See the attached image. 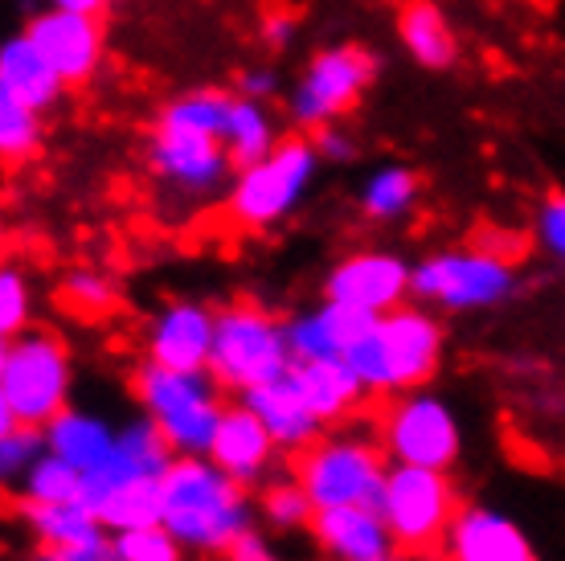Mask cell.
Returning <instances> with one entry per match:
<instances>
[{
	"mask_svg": "<svg viewBox=\"0 0 565 561\" xmlns=\"http://www.w3.org/2000/svg\"><path fill=\"white\" fill-rule=\"evenodd\" d=\"M524 561H537V558H524Z\"/></svg>",
	"mask_w": 565,
	"mask_h": 561,
	"instance_id": "f6af8a7d",
	"label": "cell"
},
{
	"mask_svg": "<svg viewBox=\"0 0 565 561\" xmlns=\"http://www.w3.org/2000/svg\"><path fill=\"white\" fill-rule=\"evenodd\" d=\"M418 193H423L418 172L390 160V165L369 169L365 181L356 184V210L373 225H394L402 218H411L414 205H418Z\"/></svg>",
	"mask_w": 565,
	"mask_h": 561,
	"instance_id": "cb8c5ba5",
	"label": "cell"
},
{
	"mask_svg": "<svg viewBox=\"0 0 565 561\" xmlns=\"http://www.w3.org/2000/svg\"><path fill=\"white\" fill-rule=\"evenodd\" d=\"M83 496V472L66 464L62 455L45 451L33 459L25 476H21V500H42V505H71Z\"/></svg>",
	"mask_w": 565,
	"mask_h": 561,
	"instance_id": "4dcf8cb0",
	"label": "cell"
},
{
	"mask_svg": "<svg viewBox=\"0 0 565 561\" xmlns=\"http://www.w3.org/2000/svg\"><path fill=\"white\" fill-rule=\"evenodd\" d=\"M521 292V275L504 251L492 246H451L414 263L411 295L447 311L495 308Z\"/></svg>",
	"mask_w": 565,
	"mask_h": 561,
	"instance_id": "ba28073f",
	"label": "cell"
},
{
	"mask_svg": "<svg viewBox=\"0 0 565 561\" xmlns=\"http://www.w3.org/2000/svg\"><path fill=\"white\" fill-rule=\"evenodd\" d=\"M50 4H57V9H74V13H95V17H103L111 0H50Z\"/></svg>",
	"mask_w": 565,
	"mask_h": 561,
	"instance_id": "7bdbcfd3",
	"label": "cell"
},
{
	"mask_svg": "<svg viewBox=\"0 0 565 561\" xmlns=\"http://www.w3.org/2000/svg\"><path fill=\"white\" fill-rule=\"evenodd\" d=\"M311 537L337 561H369L385 558L394 546V533L377 508L365 505H337V508H316L311 517Z\"/></svg>",
	"mask_w": 565,
	"mask_h": 561,
	"instance_id": "2e32d148",
	"label": "cell"
},
{
	"mask_svg": "<svg viewBox=\"0 0 565 561\" xmlns=\"http://www.w3.org/2000/svg\"><path fill=\"white\" fill-rule=\"evenodd\" d=\"M45 144V112L29 107L13 95H0V156L4 165H25L42 152Z\"/></svg>",
	"mask_w": 565,
	"mask_h": 561,
	"instance_id": "f546056e",
	"label": "cell"
},
{
	"mask_svg": "<svg viewBox=\"0 0 565 561\" xmlns=\"http://www.w3.org/2000/svg\"><path fill=\"white\" fill-rule=\"evenodd\" d=\"M25 33L29 42L54 62V71L66 78V86H86L99 74L103 54H107L103 17L45 4L25 21Z\"/></svg>",
	"mask_w": 565,
	"mask_h": 561,
	"instance_id": "4fadbf2b",
	"label": "cell"
},
{
	"mask_svg": "<svg viewBox=\"0 0 565 561\" xmlns=\"http://www.w3.org/2000/svg\"><path fill=\"white\" fill-rule=\"evenodd\" d=\"M45 431L42 426H9L4 438H0V472L9 479L25 476L33 459L45 455Z\"/></svg>",
	"mask_w": 565,
	"mask_h": 561,
	"instance_id": "d590c367",
	"label": "cell"
},
{
	"mask_svg": "<svg viewBox=\"0 0 565 561\" xmlns=\"http://www.w3.org/2000/svg\"><path fill=\"white\" fill-rule=\"evenodd\" d=\"M33 561H124L119 546L99 537V541H83V546H42Z\"/></svg>",
	"mask_w": 565,
	"mask_h": 561,
	"instance_id": "ab89813d",
	"label": "cell"
},
{
	"mask_svg": "<svg viewBox=\"0 0 565 561\" xmlns=\"http://www.w3.org/2000/svg\"><path fill=\"white\" fill-rule=\"evenodd\" d=\"M29 308H33L29 279L17 267H4L0 271V332H4V340L17 337V332H25Z\"/></svg>",
	"mask_w": 565,
	"mask_h": 561,
	"instance_id": "e575fe53",
	"label": "cell"
},
{
	"mask_svg": "<svg viewBox=\"0 0 565 561\" xmlns=\"http://www.w3.org/2000/svg\"><path fill=\"white\" fill-rule=\"evenodd\" d=\"M369 561H402V558H390V553H385V558H369Z\"/></svg>",
	"mask_w": 565,
	"mask_h": 561,
	"instance_id": "ee69618b",
	"label": "cell"
},
{
	"mask_svg": "<svg viewBox=\"0 0 565 561\" xmlns=\"http://www.w3.org/2000/svg\"><path fill=\"white\" fill-rule=\"evenodd\" d=\"M131 390L140 398L143 414L164 431L177 455H210L213 435L222 426V385L213 381V373H189V369H169L143 361L131 373Z\"/></svg>",
	"mask_w": 565,
	"mask_h": 561,
	"instance_id": "8992f818",
	"label": "cell"
},
{
	"mask_svg": "<svg viewBox=\"0 0 565 561\" xmlns=\"http://www.w3.org/2000/svg\"><path fill=\"white\" fill-rule=\"evenodd\" d=\"M291 378H296L311 414L324 426L349 419L361 406V393H369L361 385V378H356V369L349 366V357H296L291 361Z\"/></svg>",
	"mask_w": 565,
	"mask_h": 561,
	"instance_id": "7402d4cb",
	"label": "cell"
},
{
	"mask_svg": "<svg viewBox=\"0 0 565 561\" xmlns=\"http://www.w3.org/2000/svg\"><path fill=\"white\" fill-rule=\"evenodd\" d=\"M213 332H217V311H210L198 299H172L148 324V340H143L148 361L201 373L210 369Z\"/></svg>",
	"mask_w": 565,
	"mask_h": 561,
	"instance_id": "9a60e30c",
	"label": "cell"
},
{
	"mask_svg": "<svg viewBox=\"0 0 565 561\" xmlns=\"http://www.w3.org/2000/svg\"><path fill=\"white\" fill-rule=\"evenodd\" d=\"M296 357H291V340H287V324H279L270 311H263L250 299L226 304L217 311V332H213V357L210 373L222 390H255L267 385L279 373H287Z\"/></svg>",
	"mask_w": 565,
	"mask_h": 561,
	"instance_id": "9c48e42d",
	"label": "cell"
},
{
	"mask_svg": "<svg viewBox=\"0 0 565 561\" xmlns=\"http://www.w3.org/2000/svg\"><path fill=\"white\" fill-rule=\"evenodd\" d=\"M222 558L226 561H279L275 558V549L267 546V537L255 533V529H246V533L234 537V541L222 549Z\"/></svg>",
	"mask_w": 565,
	"mask_h": 561,
	"instance_id": "b9f144b4",
	"label": "cell"
},
{
	"mask_svg": "<svg viewBox=\"0 0 565 561\" xmlns=\"http://www.w3.org/2000/svg\"><path fill=\"white\" fill-rule=\"evenodd\" d=\"M115 546H119L124 561H184L181 537L172 533L164 520L115 533Z\"/></svg>",
	"mask_w": 565,
	"mask_h": 561,
	"instance_id": "d6a6232c",
	"label": "cell"
},
{
	"mask_svg": "<svg viewBox=\"0 0 565 561\" xmlns=\"http://www.w3.org/2000/svg\"><path fill=\"white\" fill-rule=\"evenodd\" d=\"M21 517H25V525L38 533L42 546H83V541L107 537V525H103L83 500H71V505L21 500Z\"/></svg>",
	"mask_w": 565,
	"mask_h": 561,
	"instance_id": "4316f807",
	"label": "cell"
},
{
	"mask_svg": "<svg viewBox=\"0 0 565 561\" xmlns=\"http://www.w3.org/2000/svg\"><path fill=\"white\" fill-rule=\"evenodd\" d=\"M320 152L308 131H291L270 148L263 160L234 172L226 189V213L230 222L242 230H270L287 222L303 205L308 189L320 177Z\"/></svg>",
	"mask_w": 565,
	"mask_h": 561,
	"instance_id": "3957f363",
	"label": "cell"
},
{
	"mask_svg": "<svg viewBox=\"0 0 565 561\" xmlns=\"http://www.w3.org/2000/svg\"><path fill=\"white\" fill-rule=\"evenodd\" d=\"M230 103H234V91H226V86H189V91H181V95H172L169 103L156 112V119L222 136Z\"/></svg>",
	"mask_w": 565,
	"mask_h": 561,
	"instance_id": "f1b7e54d",
	"label": "cell"
},
{
	"mask_svg": "<svg viewBox=\"0 0 565 561\" xmlns=\"http://www.w3.org/2000/svg\"><path fill=\"white\" fill-rule=\"evenodd\" d=\"M397 45L414 66L430 74L451 71L459 62V33L438 0H402L397 9Z\"/></svg>",
	"mask_w": 565,
	"mask_h": 561,
	"instance_id": "ac0fdd59",
	"label": "cell"
},
{
	"mask_svg": "<svg viewBox=\"0 0 565 561\" xmlns=\"http://www.w3.org/2000/svg\"><path fill=\"white\" fill-rule=\"evenodd\" d=\"M263 517L275 525V529H311V517H316V505L303 491L299 479H279L263 491Z\"/></svg>",
	"mask_w": 565,
	"mask_h": 561,
	"instance_id": "836d02e7",
	"label": "cell"
},
{
	"mask_svg": "<svg viewBox=\"0 0 565 561\" xmlns=\"http://www.w3.org/2000/svg\"><path fill=\"white\" fill-rule=\"evenodd\" d=\"M377 324L373 311L349 308L337 299H324L320 308L303 311L287 324V340H291V357H344L356 340L365 337Z\"/></svg>",
	"mask_w": 565,
	"mask_h": 561,
	"instance_id": "ffe728a7",
	"label": "cell"
},
{
	"mask_svg": "<svg viewBox=\"0 0 565 561\" xmlns=\"http://www.w3.org/2000/svg\"><path fill=\"white\" fill-rule=\"evenodd\" d=\"M382 447L397 464L447 467L459 459V422L438 398L411 393L382 414Z\"/></svg>",
	"mask_w": 565,
	"mask_h": 561,
	"instance_id": "7c38bea8",
	"label": "cell"
},
{
	"mask_svg": "<svg viewBox=\"0 0 565 561\" xmlns=\"http://www.w3.org/2000/svg\"><path fill=\"white\" fill-rule=\"evenodd\" d=\"M311 140H316V152H320L324 165H349V160H356V140L344 124L320 127V131H311Z\"/></svg>",
	"mask_w": 565,
	"mask_h": 561,
	"instance_id": "60d3db41",
	"label": "cell"
},
{
	"mask_svg": "<svg viewBox=\"0 0 565 561\" xmlns=\"http://www.w3.org/2000/svg\"><path fill=\"white\" fill-rule=\"evenodd\" d=\"M349 366L369 393H394L414 390L438 373L443 357V324L426 308H394L377 316V324L353 349L344 352Z\"/></svg>",
	"mask_w": 565,
	"mask_h": 561,
	"instance_id": "7a4b0ae2",
	"label": "cell"
},
{
	"mask_svg": "<svg viewBox=\"0 0 565 561\" xmlns=\"http://www.w3.org/2000/svg\"><path fill=\"white\" fill-rule=\"evenodd\" d=\"M414 267L394 251H356L349 258H340L337 267L324 275V299L349 304V308L385 311L402 308V299L411 295Z\"/></svg>",
	"mask_w": 565,
	"mask_h": 561,
	"instance_id": "5bb4252c",
	"label": "cell"
},
{
	"mask_svg": "<svg viewBox=\"0 0 565 561\" xmlns=\"http://www.w3.org/2000/svg\"><path fill=\"white\" fill-rule=\"evenodd\" d=\"M382 62L365 42H332L299 66L282 95V115L296 131H320L328 124H344V115L361 107L373 91Z\"/></svg>",
	"mask_w": 565,
	"mask_h": 561,
	"instance_id": "277c9868",
	"label": "cell"
},
{
	"mask_svg": "<svg viewBox=\"0 0 565 561\" xmlns=\"http://www.w3.org/2000/svg\"><path fill=\"white\" fill-rule=\"evenodd\" d=\"M0 95H13L38 112H50L66 95V78L54 71V62L29 42V33H13L0 42Z\"/></svg>",
	"mask_w": 565,
	"mask_h": 561,
	"instance_id": "603a6c76",
	"label": "cell"
},
{
	"mask_svg": "<svg viewBox=\"0 0 565 561\" xmlns=\"http://www.w3.org/2000/svg\"><path fill=\"white\" fill-rule=\"evenodd\" d=\"M291 472L316 508L365 505L382 512L390 467L382 459V447L365 438H316L291 455Z\"/></svg>",
	"mask_w": 565,
	"mask_h": 561,
	"instance_id": "8fae6325",
	"label": "cell"
},
{
	"mask_svg": "<svg viewBox=\"0 0 565 561\" xmlns=\"http://www.w3.org/2000/svg\"><path fill=\"white\" fill-rule=\"evenodd\" d=\"M115 438L119 435H111V426H107L103 419L83 414V410H71V406L45 426V451L62 455V459L74 464L78 472L99 467L115 451Z\"/></svg>",
	"mask_w": 565,
	"mask_h": 561,
	"instance_id": "d4e9b609",
	"label": "cell"
},
{
	"mask_svg": "<svg viewBox=\"0 0 565 561\" xmlns=\"http://www.w3.org/2000/svg\"><path fill=\"white\" fill-rule=\"evenodd\" d=\"M299 38V17L291 13V9H267L263 13V21H258V45L267 50V54H287L291 45H296Z\"/></svg>",
	"mask_w": 565,
	"mask_h": 561,
	"instance_id": "74e56055",
	"label": "cell"
},
{
	"mask_svg": "<svg viewBox=\"0 0 565 561\" xmlns=\"http://www.w3.org/2000/svg\"><path fill=\"white\" fill-rule=\"evenodd\" d=\"M242 406L255 410L258 419L267 422L275 443L287 451H303L308 443H316L320 426H324V422L311 414L308 402H303V393H299L296 378H291V366L275 381H267V385H255V390L242 393Z\"/></svg>",
	"mask_w": 565,
	"mask_h": 561,
	"instance_id": "44dd1931",
	"label": "cell"
},
{
	"mask_svg": "<svg viewBox=\"0 0 565 561\" xmlns=\"http://www.w3.org/2000/svg\"><path fill=\"white\" fill-rule=\"evenodd\" d=\"M57 299H62L74 316H107V311L119 304V292H115V283L107 279V275H99V271H90V267H78L62 279Z\"/></svg>",
	"mask_w": 565,
	"mask_h": 561,
	"instance_id": "1f68e13d",
	"label": "cell"
},
{
	"mask_svg": "<svg viewBox=\"0 0 565 561\" xmlns=\"http://www.w3.org/2000/svg\"><path fill=\"white\" fill-rule=\"evenodd\" d=\"M234 91L246 98H258V103H275L282 91V74L279 66H270V62H258V66H242L238 78H234Z\"/></svg>",
	"mask_w": 565,
	"mask_h": 561,
	"instance_id": "f35d334b",
	"label": "cell"
},
{
	"mask_svg": "<svg viewBox=\"0 0 565 561\" xmlns=\"http://www.w3.org/2000/svg\"><path fill=\"white\" fill-rule=\"evenodd\" d=\"M222 140H226L234 165L246 169L282 140V124L279 115L270 112V103H258V98H246L234 91V103H230L226 127H222Z\"/></svg>",
	"mask_w": 565,
	"mask_h": 561,
	"instance_id": "484cf974",
	"label": "cell"
},
{
	"mask_svg": "<svg viewBox=\"0 0 565 561\" xmlns=\"http://www.w3.org/2000/svg\"><path fill=\"white\" fill-rule=\"evenodd\" d=\"M143 169L177 201L201 205V201H213V197H226L238 165H234L222 136L152 119V131L143 140Z\"/></svg>",
	"mask_w": 565,
	"mask_h": 561,
	"instance_id": "52a82bcc",
	"label": "cell"
},
{
	"mask_svg": "<svg viewBox=\"0 0 565 561\" xmlns=\"http://www.w3.org/2000/svg\"><path fill=\"white\" fill-rule=\"evenodd\" d=\"M275 435L267 431V422L258 419L250 406H226L222 414V426H217V435H213V447H210V459L226 476H234L238 484H258L263 472H267L270 455H275Z\"/></svg>",
	"mask_w": 565,
	"mask_h": 561,
	"instance_id": "e0dca14e",
	"label": "cell"
},
{
	"mask_svg": "<svg viewBox=\"0 0 565 561\" xmlns=\"http://www.w3.org/2000/svg\"><path fill=\"white\" fill-rule=\"evenodd\" d=\"M447 561H524L533 558V549L524 541L521 525H512L509 517H500L492 508H463L455 517L447 546H443Z\"/></svg>",
	"mask_w": 565,
	"mask_h": 561,
	"instance_id": "d6986e66",
	"label": "cell"
},
{
	"mask_svg": "<svg viewBox=\"0 0 565 561\" xmlns=\"http://www.w3.org/2000/svg\"><path fill=\"white\" fill-rule=\"evenodd\" d=\"M459 491L443 467L397 464L385 476L382 517L394 533V546L411 558H426L447 546L455 517H459Z\"/></svg>",
	"mask_w": 565,
	"mask_h": 561,
	"instance_id": "30bf717a",
	"label": "cell"
},
{
	"mask_svg": "<svg viewBox=\"0 0 565 561\" xmlns=\"http://www.w3.org/2000/svg\"><path fill=\"white\" fill-rule=\"evenodd\" d=\"M160 496H164V525L181 537L184 549L222 553L234 537L250 529L246 484L226 476L213 459L177 455L160 476Z\"/></svg>",
	"mask_w": 565,
	"mask_h": 561,
	"instance_id": "6da1fadb",
	"label": "cell"
},
{
	"mask_svg": "<svg viewBox=\"0 0 565 561\" xmlns=\"http://www.w3.org/2000/svg\"><path fill=\"white\" fill-rule=\"evenodd\" d=\"M71 398V357L54 332H17L0 352V431L50 426Z\"/></svg>",
	"mask_w": 565,
	"mask_h": 561,
	"instance_id": "5b68a950",
	"label": "cell"
},
{
	"mask_svg": "<svg viewBox=\"0 0 565 561\" xmlns=\"http://www.w3.org/2000/svg\"><path fill=\"white\" fill-rule=\"evenodd\" d=\"M99 520L111 533L124 529H140V525H156L164 520V496H160V476H136L103 500Z\"/></svg>",
	"mask_w": 565,
	"mask_h": 561,
	"instance_id": "83f0119b",
	"label": "cell"
},
{
	"mask_svg": "<svg viewBox=\"0 0 565 561\" xmlns=\"http://www.w3.org/2000/svg\"><path fill=\"white\" fill-rule=\"evenodd\" d=\"M533 239H537V246L550 254L553 263H562L565 267V189L550 193L537 205V218H533Z\"/></svg>",
	"mask_w": 565,
	"mask_h": 561,
	"instance_id": "8d00e7d4",
	"label": "cell"
}]
</instances>
